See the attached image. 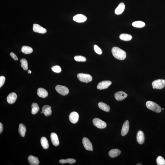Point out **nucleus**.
I'll list each match as a JSON object with an SVG mask.
<instances>
[{
	"label": "nucleus",
	"instance_id": "obj_1",
	"mask_svg": "<svg viewBox=\"0 0 165 165\" xmlns=\"http://www.w3.org/2000/svg\"><path fill=\"white\" fill-rule=\"evenodd\" d=\"M112 52L115 58L121 60L125 59L126 56V52L118 47H114L112 48Z\"/></svg>",
	"mask_w": 165,
	"mask_h": 165
},
{
	"label": "nucleus",
	"instance_id": "obj_2",
	"mask_svg": "<svg viewBox=\"0 0 165 165\" xmlns=\"http://www.w3.org/2000/svg\"><path fill=\"white\" fill-rule=\"evenodd\" d=\"M146 107L148 109L154 112L160 113L161 111V109L158 105L151 101H148L146 103Z\"/></svg>",
	"mask_w": 165,
	"mask_h": 165
},
{
	"label": "nucleus",
	"instance_id": "obj_3",
	"mask_svg": "<svg viewBox=\"0 0 165 165\" xmlns=\"http://www.w3.org/2000/svg\"><path fill=\"white\" fill-rule=\"evenodd\" d=\"M152 85L153 89H162L165 87V80L163 79L156 80L152 82Z\"/></svg>",
	"mask_w": 165,
	"mask_h": 165
},
{
	"label": "nucleus",
	"instance_id": "obj_4",
	"mask_svg": "<svg viewBox=\"0 0 165 165\" xmlns=\"http://www.w3.org/2000/svg\"><path fill=\"white\" fill-rule=\"evenodd\" d=\"M78 79L81 82L86 83L91 82L92 80V76L90 75L84 73H79L77 75Z\"/></svg>",
	"mask_w": 165,
	"mask_h": 165
},
{
	"label": "nucleus",
	"instance_id": "obj_5",
	"mask_svg": "<svg viewBox=\"0 0 165 165\" xmlns=\"http://www.w3.org/2000/svg\"><path fill=\"white\" fill-rule=\"evenodd\" d=\"M56 90L59 94L63 96L67 95L69 93V90L67 87L61 85H57L55 87Z\"/></svg>",
	"mask_w": 165,
	"mask_h": 165
},
{
	"label": "nucleus",
	"instance_id": "obj_6",
	"mask_svg": "<svg viewBox=\"0 0 165 165\" xmlns=\"http://www.w3.org/2000/svg\"><path fill=\"white\" fill-rule=\"evenodd\" d=\"M93 123L95 126L100 129L105 128L107 126L106 122L98 118H94L93 120Z\"/></svg>",
	"mask_w": 165,
	"mask_h": 165
},
{
	"label": "nucleus",
	"instance_id": "obj_7",
	"mask_svg": "<svg viewBox=\"0 0 165 165\" xmlns=\"http://www.w3.org/2000/svg\"><path fill=\"white\" fill-rule=\"evenodd\" d=\"M112 83V82L110 81H103L99 82L97 85V89L100 90L107 89L111 84Z\"/></svg>",
	"mask_w": 165,
	"mask_h": 165
},
{
	"label": "nucleus",
	"instance_id": "obj_8",
	"mask_svg": "<svg viewBox=\"0 0 165 165\" xmlns=\"http://www.w3.org/2000/svg\"><path fill=\"white\" fill-rule=\"evenodd\" d=\"M33 30L34 32L44 34L47 31L45 28H43L40 25L34 24L33 25Z\"/></svg>",
	"mask_w": 165,
	"mask_h": 165
},
{
	"label": "nucleus",
	"instance_id": "obj_9",
	"mask_svg": "<svg viewBox=\"0 0 165 165\" xmlns=\"http://www.w3.org/2000/svg\"><path fill=\"white\" fill-rule=\"evenodd\" d=\"M127 94L122 91L117 92L115 94L114 97L116 100L118 101H122L127 97Z\"/></svg>",
	"mask_w": 165,
	"mask_h": 165
},
{
	"label": "nucleus",
	"instance_id": "obj_10",
	"mask_svg": "<svg viewBox=\"0 0 165 165\" xmlns=\"http://www.w3.org/2000/svg\"><path fill=\"white\" fill-rule=\"evenodd\" d=\"M82 142L84 147L87 150L90 151L92 148V144L87 138H84L82 139Z\"/></svg>",
	"mask_w": 165,
	"mask_h": 165
},
{
	"label": "nucleus",
	"instance_id": "obj_11",
	"mask_svg": "<svg viewBox=\"0 0 165 165\" xmlns=\"http://www.w3.org/2000/svg\"><path fill=\"white\" fill-rule=\"evenodd\" d=\"M79 115L77 112H73L70 114L69 116L70 120L73 124H76L78 121Z\"/></svg>",
	"mask_w": 165,
	"mask_h": 165
},
{
	"label": "nucleus",
	"instance_id": "obj_12",
	"mask_svg": "<svg viewBox=\"0 0 165 165\" xmlns=\"http://www.w3.org/2000/svg\"><path fill=\"white\" fill-rule=\"evenodd\" d=\"M73 20L78 23H82L87 20V18L84 15L82 14H78L73 16Z\"/></svg>",
	"mask_w": 165,
	"mask_h": 165
},
{
	"label": "nucleus",
	"instance_id": "obj_13",
	"mask_svg": "<svg viewBox=\"0 0 165 165\" xmlns=\"http://www.w3.org/2000/svg\"><path fill=\"white\" fill-rule=\"evenodd\" d=\"M129 125V122L128 121H126L123 124L122 130L121 131V135L122 136H124L128 133Z\"/></svg>",
	"mask_w": 165,
	"mask_h": 165
},
{
	"label": "nucleus",
	"instance_id": "obj_14",
	"mask_svg": "<svg viewBox=\"0 0 165 165\" xmlns=\"http://www.w3.org/2000/svg\"><path fill=\"white\" fill-rule=\"evenodd\" d=\"M17 95L15 93L12 92L9 94L7 97V102L10 104H12L15 102Z\"/></svg>",
	"mask_w": 165,
	"mask_h": 165
},
{
	"label": "nucleus",
	"instance_id": "obj_15",
	"mask_svg": "<svg viewBox=\"0 0 165 165\" xmlns=\"http://www.w3.org/2000/svg\"><path fill=\"white\" fill-rule=\"evenodd\" d=\"M42 111L46 116H49L52 114L51 107L48 105H44L42 108Z\"/></svg>",
	"mask_w": 165,
	"mask_h": 165
},
{
	"label": "nucleus",
	"instance_id": "obj_16",
	"mask_svg": "<svg viewBox=\"0 0 165 165\" xmlns=\"http://www.w3.org/2000/svg\"><path fill=\"white\" fill-rule=\"evenodd\" d=\"M37 94L39 96L42 98H45L48 95V92L46 90L43 88H39Z\"/></svg>",
	"mask_w": 165,
	"mask_h": 165
},
{
	"label": "nucleus",
	"instance_id": "obj_17",
	"mask_svg": "<svg viewBox=\"0 0 165 165\" xmlns=\"http://www.w3.org/2000/svg\"><path fill=\"white\" fill-rule=\"evenodd\" d=\"M28 160L30 164L31 165H37L39 163L40 161L38 157L34 156H29L28 157Z\"/></svg>",
	"mask_w": 165,
	"mask_h": 165
},
{
	"label": "nucleus",
	"instance_id": "obj_18",
	"mask_svg": "<svg viewBox=\"0 0 165 165\" xmlns=\"http://www.w3.org/2000/svg\"><path fill=\"white\" fill-rule=\"evenodd\" d=\"M137 140L139 144H142L144 141V133L141 130H139L138 132L137 135Z\"/></svg>",
	"mask_w": 165,
	"mask_h": 165
},
{
	"label": "nucleus",
	"instance_id": "obj_19",
	"mask_svg": "<svg viewBox=\"0 0 165 165\" xmlns=\"http://www.w3.org/2000/svg\"><path fill=\"white\" fill-rule=\"evenodd\" d=\"M51 138L53 144L55 146H58L59 142L58 136L55 133H52L51 135Z\"/></svg>",
	"mask_w": 165,
	"mask_h": 165
},
{
	"label": "nucleus",
	"instance_id": "obj_20",
	"mask_svg": "<svg viewBox=\"0 0 165 165\" xmlns=\"http://www.w3.org/2000/svg\"><path fill=\"white\" fill-rule=\"evenodd\" d=\"M125 8V4L123 3H121L119 4L117 8L116 9L115 12L117 15L121 14L124 11Z\"/></svg>",
	"mask_w": 165,
	"mask_h": 165
},
{
	"label": "nucleus",
	"instance_id": "obj_21",
	"mask_svg": "<svg viewBox=\"0 0 165 165\" xmlns=\"http://www.w3.org/2000/svg\"><path fill=\"white\" fill-rule=\"evenodd\" d=\"M121 153V151L118 149H113L109 151V155L111 157H117Z\"/></svg>",
	"mask_w": 165,
	"mask_h": 165
},
{
	"label": "nucleus",
	"instance_id": "obj_22",
	"mask_svg": "<svg viewBox=\"0 0 165 165\" xmlns=\"http://www.w3.org/2000/svg\"><path fill=\"white\" fill-rule=\"evenodd\" d=\"M26 131V127L24 124H19V134L22 137H24Z\"/></svg>",
	"mask_w": 165,
	"mask_h": 165
},
{
	"label": "nucleus",
	"instance_id": "obj_23",
	"mask_svg": "<svg viewBox=\"0 0 165 165\" xmlns=\"http://www.w3.org/2000/svg\"><path fill=\"white\" fill-rule=\"evenodd\" d=\"M98 105L100 108L106 112H109L110 110V108L107 104L103 102L98 103Z\"/></svg>",
	"mask_w": 165,
	"mask_h": 165
},
{
	"label": "nucleus",
	"instance_id": "obj_24",
	"mask_svg": "<svg viewBox=\"0 0 165 165\" xmlns=\"http://www.w3.org/2000/svg\"><path fill=\"white\" fill-rule=\"evenodd\" d=\"M40 142L42 146L44 149H46L48 148L49 146L48 142L46 137H42L40 140Z\"/></svg>",
	"mask_w": 165,
	"mask_h": 165
},
{
	"label": "nucleus",
	"instance_id": "obj_25",
	"mask_svg": "<svg viewBox=\"0 0 165 165\" xmlns=\"http://www.w3.org/2000/svg\"><path fill=\"white\" fill-rule=\"evenodd\" d=\"M33 51L32 48L26 46H22L21 49L22 53L26 54L31 53L33 52Z\"/></svg>",
	"mask_w": 165,
	"mask_h": 165
},
{
	"label": "nucleus",
	"instance_id": "obj_26",
	"mask_svg": "<svg viewBox=\"0 0 165 165\" xmlns=\"http://www.w3.org/2000/svg\"><path fill=\"white\" fill-rule=\"evenodd\" d=\"M40 108L38 104L36 103H33L31 105V113L35 114L39 112Z\"/></svg>",
	"mask_w": 165,
	"mask_h": 165
},
{
	"label": "nucleus",
	"instance_id": "obj_27",
	"mask_svg": "<svg viewBox=\"0 0 165 165\" xmlns=\"http://www.w3.org/2000/svg\"><path fill=\"white\" fill-rule=\"evenodd\" d=\"M120 38L121 40L124 41H128L131 40L132 37L130 34H122L120 36Z\"/></svg>",
	"mask_w": 165,
	"mask_h": 165
},
{
	"label": "nucleus",
	"instance_id": "obj_28",
	"mask_svg": "<svg viewBox=\"0 0 165 165\" xmlns=\"http://www.w3.org/2000/svg\"><path fill=\"white\" fill-rule=\"evenodd\" d=\"M59 163L61 164H64V163H68L70 164H73V163H75L76 162V160L74 159L68 158L67 159H61L59 161Z\"/></svg>",
	"mask_w": 165,
	"mask_h": 165
},
{
	"label": "nucleus",
	"instance_id": "obj_29",
	"mask_svg": "<svg viewBox=\"0 0 165 165\" xmlns=\"http://www.w3.org/2000/svg\"><path fill=\"white\" fill-rule=\"evenodd\" d=\"M133 26L136 28H142L145 26V24L144 22L140 21H138L133 22L132 24Z\"/></svg>",
	"mask_w": 165,
	"mask_h": 165
},
{
	"label": "nucleus",
	"instance_id": "obj_30",
	"mask_svg": "<svg viewBox=\"0 0 165 165\" xmlns=\"http://www.w3.org/2000/svg\"><path fill=\"white\" fill-rule=\"evenodd\" d=\"M20 62L21 63V66L23 70H27L28 69V63L26 59L23 58L21 59Z\"/></svg>",
	"mask_w": 165,
	"mask_h": 165
},
{
	"label": "nucleus",
	"instance_id": "obj_31",
	"mask_svg": "<svg viewBox=\"0 0 165 165\" xmlns=\"http://www.w3.org/2000/svg\"><path fill=\"white\" fill-rule=\"evenodd\" d=\"M157 164L158 165H165V160L161 156H158L157 159Z\"/></svg>",
	"mask_w": 165,
	"mask_h": 165
},
{
	"label": "nucleus",
	"instance_id": "obj_32",
	"mask_svg": "<svg viewBox=\"0 0 165 165\" xmlns=\"http://www.w3.org/2000/svg\"><path fill=\"white\" fill-rule=\"evenodd\" d=\"M75 60L77 61L85 62L86 61V58L85 57L82 56H76L74 57Z\"/></svg>",
	"mask_w": 165,
	"mask_h": 165
},
{
	"label": "nucleus",
	"instance_id": "obj_33",
	"mask_svg": "<svg viewBox=\"0 0 165 165\" xmlns=\"http://www.w3.org/2000/svg\"><path fill=\"white\" fill-rule=\"evenodd\" d=\"M52 70L54 72L56 73H60L61 71V67L58 65H55L52 67Z\"/></svg>",
	"mask_w": 165,
	"mask_h": 165
},
{
	"label": "nucleus",
	"instance_id": "obj_34",
	"mask_svg": "<svg viewBox=\"0 0 165 165\" xmlns=\"http://www.w3.org/2000/svg\"><path fill=\"white\" fill-rule=\"evenodd\" d=\"M94 49L96 53L99 55H101L102 53L101 49L97 45H95L94 46Z\"/></svg>",
	"mask_w": 165,
	"mask_h": 165
},
{
	"label": "nucleus",
	"instance_id": "obj_35",
	"mask_svg": "<svg viewBox=\"0 0 165 165\" xmlns=\"http://www.w3.org/2000/svg\"><path fill=\"white\" fill-rule=\"evenodd\" d=\"M5 80V77L4 76H1L0 77V88H1L4 85Z\"/></svg>",
	"mask_w": 165,
	"mask_h": 165
},
{
	"label": "nucleus",
	"instance_id": "obj_36",
	"mask_svg": "<svg viewBox=\"0 0 165 165\" xmlns=\"http://www.w3.org/2000/svg\"><path fill=\"white\" fill-rule=\"evenodd\" d=\"M10 55L12 58L15 60V61L17 60L18 59V58L17 56H16V55L14 53H13V52H11L10 53Z\"/></svg>",
	"mask_w": 165,
	"mask_h": 165
},
{
	"label": "nucleus",
	"instance_id": "obj_37",
	"mask_svg": "<svg viewBox=\"0 0 165 165\" xmlns=\"http://www.w3.org/2000/svg\"><path fill=\"white\" fill-rule=\"evenodd\" d=\"M4 130V127L2 124L1 123H0V133L1 134L2 133L3 130Z\"/></svg>",
	"mask_w": 165,
	"mask_h": 165
},
{
	"label": "nucleus",
	"instance_id": "obj_38",
	"mask_svg": "<svg viewBox=\"0 0 165 165\" xmlns=\"http://www.w3.org/2000/svg\"><path fill=\"white\" fill-rule=\"evenodd\" d=\"M31 70H28V73H29V74H30V73H31Z\"/></svg>",
	"mask_w": 165,
	"mask_h": 165
},
{
	"label": "nucleus",
	"instance_id": "obj_39",
	"mask_svg": "<svg viewBox=\"0 0 165 165\" xmlns=\"http://www.w3.org/2000/svg\"><path fill=\"white\" fill-rule=\"evenodd\" d=\"M136 165H142V164H141V163H138V164H137Z\"/></svg>",
	"mask_w": 165,
	"mask_h": 165
},
{
	"label": "nucleus",
	"instance_id": "obj_40",
	"mask_svg": "<svg viewBox=\"0 0 165 165\" xmlns=\"http://www.w3.org/2000/svg\"><path fill=\"white\" fill-rule=\"evenodd\" d=\"M93 148H92V149H91L90 151H93Z\"/></svg>",
	"mask_w": 165,
	"mask_h": 165
},
{
	"label": "nucleus",
	"instance_id": "obj_41",
	"mask_svg": "<svg viewBox=\"0 0 165 165\" xmlns=\"http://www.w3.org/2000/svg\"><path fill=\"white\" fill-rule=\"evenodd\" d=\"M41 113H43V112H42V111L41 112Z\"/></svg>",
	"mask_w": 165,
	"mask_h": 165
},
{
	"label": "nucleus",
	"instance_id": "obj_42",
	"mask_svg": "<svg viewBox=\"0 0 165 165\" xmlns=\"http://www.w3.org/2000/svg\"><path fill=\"white\" fill-rule=\"evenodd\" d=\"M162 110H164V109L162 108Z\"/></svg>",
	"mask_w": 165,
	"mask_h": 165
}]
</instances>
